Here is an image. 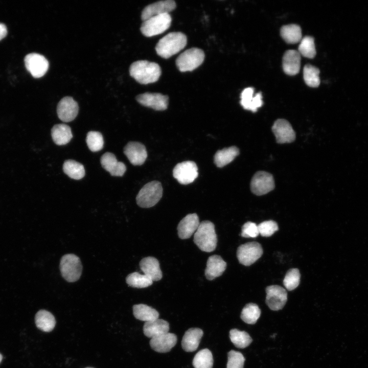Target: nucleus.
<instances>
[{"label": "nucleus", "mask_w": 368, "mask_h": 368, "mask_svg": "<svg viewBox=\"0 0 368 368\" xmlns=\"http://www.w3.org/2000/svg\"><path fill=\"white\" fill-rule=\"evenodd\" d=\"M172 18L169 13L151 17L142 23L140 30L146 37H152L163 33L170 27Z\"/></svg>", "instance_id": "nucleus-6"}, {"label": "nucleus", "mask_w": 368, "mask_h": 368, "mask_svg": "<svg viewBox=\"0 0 368 368\" xmlns=\"http://www.w3.org/2000/svg\"><path fill=\"white\" fill-rule=\"evenodd\" d=\"M226 267V263L218 255L210 256L207 261L205 275L209 280H213L222 275Z\"/></svg>", "instance_id": "nucleus-24"}, {"label": "nucleus", "mask_w": 368, "mask_h": 368, "mask_svg": "<svg viewBox=\"0 0 368 368\" xmlns=\"http://www.w3.org/2000/svg\"><path fill=\"white\" fill-rule=\"evenodd\" d=\"M78 110L77 102L72 97L68 96L61 99L57 106L58 117L64 122L74 120L78 114Z\"/></svg>", "instance_id": "nucleus-14"}, {"label": "nucleus", "mask_w": 368, "mask_h": 368, "mask_svg": "<svg viewBox=\"0 0 368 368\" xmlns=\"http://www.w3.org/2000/svg\"><path fill=\"white\" fill-rule=\"evenodd\" d=\"M86 142L89 149L92 152L99 151L103 147V136L98 131H89L86 135Z\"/></svg>", "instance_id": "nucleus-39"}, {"label": "nucleus", "mask_w": 368, "mask_h": 368, "mask_svg": "<svg viewBox=\"0 0 368 368\" xmlns=\"http://www.w3.org/2000/svg\"><path fill=\"white\" fill-rule=\"evenodd\" d=\"M319 70L311 64L305 65L303 70L304 79L307 85L311 87H317L320 84Z\"/></svg>", "instance_id": "nucleus-37"}, {"label": "nucleus", "mask_w": 368, "mask_h": 368, "mask_svg": "<svg viewBox=\"0 0 368 368\" xmlns=\"http://www.w3.org/2000/svg\"><path fill=\"white\" fill-rule=\"evenodd\" d=\"M163 195V187L158 181L146 183L138 193L136 200L139 206L148 208L155 205Z\"/></svg>", "instance_id": "nucleus-4"}, {"label": "nucleus", "mask_w": 368, "mask_h": 368, "mask_svg": "<svg viewBox=\"0 0 368 368\" xmlns=\"http://www.w3.org/2000/svg\"><path fill=\"white\" fill-rule=\"evenodd\" d=\"M126 281L129 286L137 288H146L153 283V281L146 275L137 272L128 274Z\"/></svg>", "instance_id": "nucleus-36"}, {"label": "nucleus", "mask_w": 368, "mask_h": 368, "mask_svg": "<svg viewBox=\"0 0 368 368\" xmlns=\"http://www.w3.org/2000/svg\"><path fill=\"white\" fill-rule=\"evenodd\" d=\"M7 34V30L6 26L0 23V40L3 39Z\"/></svg>", "instance_id": "nucleus-44"}, {"label": "nucleus", "mask_w": 368, "mask_h": 368, "mask_svg": "<svg viewBox=\"0 0 368 368\" xmlns=\"http://www.w3.org/2000/svg\"><path fill=\"white\" fill-rule=\"evenodd\" d=\"M240 104L245 109L256 112L263 105L262 94L259 93L254 95L252 87L246 88L241 94Z\"/></svg>", "instance_id": "nucleus-21"}, {"label": "nucleus", "mask_w": 368, "mask_h": 368, "mask_svg": "<svg viewBox=\"0 0 368 368\" xmlns=\"http://www.w3.org/2000/svg\"><path fill=\"white\" fill-rule=\"evenodd\" d=\"M272 130L278 143H291L295 139L294 130L286 120L280 119L276 120L272 126Z\"/></svg>", "instance_id": "nucleus-15"}, {"label": "nucleus", "mask_w": 368, "mask_h": 368, "mask_svg": "<svg viewBox=\"0 0 368 368\" xmlns=\"http://www.w3.org/2000/svg\"><path fill=\"white\" fill-rule=\"evenodd\" d=\"M37 327L42 331L51 332L54 328L56 320L53 315L45 310H40L37 312L35 317Z\"/></svg>", "instance_id": "nucleus-29"}, {"label": "nucleus", "mask_w": 368, "mask_h": 368, "mask_svg": "<svg viewBox=\"0 0 368 368\" xmlns=\"http://www.w3.org/2000/svg\"><path fill=\"white\" fill-rule=\"evenodd\" d=\"M239 154V149L236 146L218 150L214 157V163L217 167L222 168L232 162Z\"/></svg>", "instance_id": "nucleus-28"}, {"label": "nucleus", "mask_w": 368, "mask_h": 368, "mask_svg": "<svg viewBox=\"0 0 368 368\" xmlns=\"http://www.w3.org/2000/svg\"><path fill=\"white\" fill-rule=\"evenodd\" d=\"M187 38L179 32H170L157 43L155 50L161 57L167 59L177 54L186 45Z\"/></svg>", "instance_id": "nucleus-2"}, {"label": "nucleus", "mask_w": 368, "mask_h": 368, "mask_svg": "<svg viewBox=\"0 0 368 368\" xmlns=\"http://www.w3.org/2000/svg\"><path fill=\"white\" fill-rule=\"evenodd\" d=\"M63 170L70 178L76 180L82 179L85 173L83 165L72 159L64 162Z\"/></svg>", "instance_id": "nucleus-32"}, {"label": "nucleus", "mask_w": 368, "mask_h": 368, "mask_svg": "<svg viewBox=\"0 0 368 368\" xmlns=\"http://www.w3.org/2000/svg\"><path fill=\"white\" fill-rule=\"evenodd\" d=\"M176 7V3L173 0L161 1L152 3L143 9L141 18L144 21L154 16L169 13L174 10Z\"/></svg>", "instance_id": "nucleus-16"}, {"label": "nucleus", "mask_w": 368, "mask_h": 368, "mask_svg": "<svg viewBox=\"0 0 368 368\" xmlns=\"http://www.w3.org/2000/svg\"><path fill=\"white\" fill-rule=\"evenodd\" d=\"M245 359L238 351L231 350L228 353L227 368H243Z\"/></svg>", "instance_id": "nucleus-41"}, {"label": "nucleus", "mask_w": 368, "mask_h": 368, "mask_svg": "<svg viewBox=\"0 0 368 368\" xmlns=\"http://www.w3.org/2000/svg\"><path fill=\"white\" fill-rule=\"evenodd\" d=\"M198 168L196 163L188 160L177 164L173 170V177L182 185L192 183L197 177Z\"/></svg>", "instance_id": "nucleus-9"}, {"label": "nucleus", "mask_w": 368, "mask_h": 368, "mask_svg": "<svg viewBox=\"0 0 368 368\" xmlns=\"http://www.w3.org/2000/svg\"><path fill=\"white\" fill-rule=\"evenodd\" d=\"M169 330L168 322L158 318L146 322L143 326V332L145 335L151 338L168 333Z\"/></svg>", "instance_id": "nucleus-26"}, {"label": "nucleus", "mask_w": 368, "mask_h": 368, "mask_svg": "<svg viewBox=\"0 0 368 368\" xmlns=\"http://www.w3.org/2000/svg\"><path fill=\"white\" fill-rule=\"evenodd\" d=\"M192 363L195 368H212L213 358L210 350L204 349L198 352Z\"/></svg>", "instance_id": "nucleus-33"}, {"label": "nucleus", "mask_w": 368, "mask_h": 368, "mask_svg": "<svg viewBox=\"0 0 368 368\" xmlns=\"http://www.w3.org/2000/svg\"><path fill=\"white\" fill-rule=\"evenodd\" d=\"M169 98L160 93H145L137 95L136 100L141 105L156 110H164L168 105Z\"/></svg>", "instance_id": "nucleus-13"}, {"label": "nucleus", "mask_w": 368, "mask_h": 368, "mask_svg": "<svg viewBox=\"0 0 368 368\" xmlns=\"http://www.w3.org/2000/svg\"><path fill=\"white\" fill-rule=\"evenodd\" d=\"M51 135L54 142L57 145L67 144L73 137L70 127L64 124L55 125L51 129Z\"/></svg>", "instance_id": "nucleus-27"}, {"label": "nucleus", "mask_w": 368, "mask_h": 368, "mask_svg": "<svg viewBox=\"0 0 368 368\" xmlns=\"http://www.w3.org/2000/svg\"><path fill=\"white\" fill-rule=\"evenodd\" d=\"M130 75L137 82L147 84L156 82L162 71L156 63L147 60H138L132 63L129 67Z\"/></svg>", "instance_id": "nucleus-1"}, {"label": "nucleus", "mask_w": 368, "mask_h": 368, "mask_svg": "<svg viewBox=\"0 0 368 368\" xmlns=\"http://www.w3.org/2000/svg\"><path fill=\"white\" fill-rule=\"evenodd\" d=\"M86 368H93V367H86Z\"/></svg>", "instance_id": "nucleus-46"}, {"label": "nucleus", "mask_w": 368, "mask_h": 368, "mask_svg": "<svg viewBox=\"0 0 368 368\" xmlns=\"http://www.w3.org/2000/svg\"><path fill=\"white\" fill-rule=\"evenodd\" d=\"M274 188L272 175L265 171H258L253 176L250 182L251 192L256 195H263Z\"/></svg>", "instance_id": "nucleus-10"}, {"label": "nucleus", "mask_w": 368, "mask_h": 368, "mask_svg": "<svg viewBox=\"0 0 368 368\" xmlns=\"http://www.w3.org/2000/svg\"><path fill=\"white\" fill-rule=\"evenodd\" d=\"M194 242L203 251H214L216 247L217 242L214 224L208 220L200 222L195 233Z\"/></svg>", "instance_id": "nucleus-3"}, {"label": "nucleus", "mask_w": 368, "mask_h": 368, "mask_svg": "<svg viewBox=\"0 0 368 368\" xmlns=\"http://www.w3.org/2000/svg\"><path fill=\"white\" fill-rule=\"evenodd\" d=\"M266 303L272 310L282 309L287 301L286 290L279 285H271L266 288Z\"/></svg>", "instance_id": "nucleus-12"}, {"label": "nucleus", "mask_w": 368, "mask_h": 368, "mask_svg": "<svg viewBox=\"0 0 368 368\" xmlns=\"http://www.w3.org/2000/svg\"><path fill=\"white\" fill-rule=\"evenodd\" d=\"M102 167L112 176H122L126 170L125 165L118 162L116 156L112 153L106 152L100 159Z\"/></svg>", "instance_id": "nucleus-19"}, {"label": "nucleus", "mask_w": 368, "mask_h": 368, "mask_svg": "<svg viewBox=\"0 0 368 368\" xmlns=\"http://www.w3.org/2000/svg\"><path fill=\"white\" fill-rule=\"evenodd\" d=\"M259 234L258 225L252 222H247L242 227L241 236L245 238H256Z\"/></svg>", "instance_id": "nucleus-43"}, {"label": "nucleus", "mask_w": 368, "mask_h": 368, "mask_svg": "<svg viewBox=\"0 0 368 368\" xmlns=\"http://www.w3.org/2000/svg\"><path fill=\"white\" fill-rule=\"evenodd\" d=\"M200 222L198 215L195 214H189L179 223L177 226L178 235L181 239H186L191 237L198 228Z\"/></svg>", "instance_id": "nucleus-18"}, {"label": "nucleus", "mask_w": 368, "mask_h": 368, "mask_svg": "<svg viewBox=\"0 0 368 368\" xmlns=\"http://www.w3.org/2000/svg\"><path fill=\"white\" fill-rule=\"evenodd\" d=\"M301 274L297 268H291L286 273L284 280L283 284L288 290L291 291L295 289L300 282Z\"/></svg>", "instance_id": "nucleus-40"}, {"label": "nucleus", "mask_w": 368, "mask_h": 368, "mask_svg": "<svg viewBox=\"0 0 368 368\" xmlns=\"http://www.w3.org/2000/svg\"><path fill=\"white\" fill-rule=\"evenodd\" d=\"M176 342V335L168 332L151 338L150 345L157 352L167 353L175 346Z\"/></svg>", "instance_id": "nucleus-20"}, {"label": "nucleus", "mask_w": 368, "mask_h": 368, "mask_svg": "<svg viewBox=\"0 0 368 368\" xmlns=\"http://www.w3.org/2000/svg\"><path fill=\"white\" fill-rule=\"evenodd\" d=\"M258 228L260 234L263 237H270L279 229L278 224L273 220L265 221L258 225Z\"/></svg>", "instance_id": "nucleus-42"}, {"label": "nucleus", "mask_w": 368, "mask_h": 368, "mask_svg": "<svg viewBox=\"0 0 368 368\" xmlns=\"http://www.w3.org/2000/svg\"><path fill=\"white\" fill-rule=\"evenodd\" d=\"M229 338L237 348L241 349L248 347L252 341L251 337L246 332L237 329L230 330Z\"/></svg>", "instance_id": "nucleus-35"}, {"label": "nucleus", "mask_w": 368, "mask_h": 368, "mask_svg": "<svg viewBox=\"0 0 368 368\" xmlns=\"http://www.w3.org/2000/svg\"><path fill=\"white\" fill-rule=\"evenodd\" d=\"M25 66L32 76L36 78L42 77L49 68V62L44 56L38 53H30L25 58Z\"/></svg>", "instance_id": "nucleus-11"}, {"label": "nucleus", "mask_w": 368, "mask_h": 368, "mask_svg": "<svg viewBox=\"0 0 368 368\" xmlns=\"http://www.w3.org/2000/svg\"><path fill=\"white\" fill-rule=\"evenodd\" d=\"M301 55L298 51L293 50L287 51L283 57L284 72L290 76L297 74L301 67Z\"/></svg>", "instance_id": "nucleus-22"}, {"label": "nucleus", "mask_w": 368, "mask_h": 368, "mask_svg": "<svg viewBox=\"0 0 368 368\" xmlns=\"http://www.w3.org/2000/svg\"><path fill=\"white\" fill-rule=\"evenodd\" d=\"M2 359H3L2 355L1 354H0V363L2 360Z\"/></svg>", "instance_id": "nucleus-45"}, {"label": "nucleus", "mask_w": 368, "mask_h": 368, "mask_svg": "<svg viewBox=\"0 0 368 368\" xmlns=\"http://www.w3.org/2000/svg\"><path fill=\"white\" fill-rule=\"evenodd\" d=\"M203 331L197 328H190L185 333L181 341L182 349L186 352L196 350L203 335Z\"/></svg>", "instance_id": "nucleus-25"}, {"label": "nucleus", "mask_w": 368, "mask_h": 368, "mask_svg": "<svg viewBox=\"0 0 368 368\" xmlns=\"http://www.w3.org/2000/svg\"><path fill=\"white\" fill-rule=\"evenodd\" d=\"M263 254L261 244L257 242H248L239 246L237 257L240 263L249 266L258 260Z\"/></svg>", "instance_id": "nucleus-8"}, {"label": "nucleus", "mask_w": 368, "mask_h": 368, "mask_svg": "<svg viewBox=\"0 0 368 368\" xmlns=\"http://www.w3.org/2000/svg\"><path fill=\"white\" fill-rule=\"evenodd\" d=\"M280 33L282 38L288 43H296L302 39L301 29L299 26L295 24L283 26Z\"/></svg>", "instance_id": "nucleus-31"}, {"label": "nucleus", "mask_w": 368, "mask_h": 368, "mask_svg": "<svg viewBox=\"0 0 368 368\" xmlns=\"http://www.w3.org/2000/svg\"><path fill=\"white\" fill-rule=\"evenodd\" d=\"M261 310L258 306L254 303L246 304L243 308L241 318L245 323L255 324L260 317Z\"/></svg>", "instance_id": "nucleus-34"}, {"label": "nucleus", "mask_w": 368, "mask_h": 368, "mask_svg": "<svg viewBox=\"0 0 368 368\" xmlns=\"http://www.w3.org/2000/svg\"><path fill=\"white\" fill-rule=\"evenodd\" d=\"M134 317L140 320L151 321L158 318V312L153 308L145 304H137L133 306Z\"/></svg>", "instance_id": "nucleus-30"}, {"label": "nucleus", "mask_w": 368, "mask_h": 368, "mask_svg": "<svg viewBox=\"0 0 368 368\" xmlns=\"http://www.w3.org/2000/svg\"><path fill=\"white\" fill-rule=\"evenodd\" d=\"M124 153L133 165L140 166L144 163L147 152L145 146L137 142H129L124 148Z\"/></svg>", "instance_id": "nucleus-17"}, {"label": "nucleus", "mask_w": 368, "mask_h": 368, "mask_svg": "<svg viewBox=\"0 0 368 368\" xmlns=\"http://www.w3.org/2000/svg\"><path fill=\"white\" fill-rule=\"evenodd\" d=\"M301 55L308 58H313L316 55L314 39L311 36H305L300 41L298 48Z\"/></svg>", "instance_id": "nucleus-38"}, {"label": "nucleus", "mask_w": 368, "mask_h": 368, "mask_svg": "<svg viewBox=\"0 0 368 368\" xmlns=\"http://www.w3.org/2000/svg\"><path fill=\"white\" fill-rule=\"evenodd\" d=\"M82 266L80 259L76 255L70 254L62 257L60 270L62 277L67 282H74L81 275Z\"/></svg>", "instance_id": "nucleus-7"}, {"label": "nucleus", "mask_w": 368, "mask_h": 368, "mask_svg": "<svg viewBox=\"0 0 368 368\" xmlns=\"http://www.w3.org/2000/svg\"><path fill=\"white\" fill-rule=\"evenodd\" d=\"M140 267L144 274L153 281H157L162 278V272L158 261L154 257H148L141 260Z\"/></svg>", "instance_id": "nucleus-23"}, {"label": "nucleus", "mask_w": 368, "mask_h": 368, "mask_svg": "<svg viewBox=\"0 0 368 368\" xmlns=\"http://www.w3.org/2000/svg\"><path fill=\"white\" fill-rule=\"evenodd\" d=\"M204 57V53L201 49L190 48L178 56L176 60V65L181 72L192 71L202 63Z\"/></svg>", "instance_id": "nucleus-5"}]
</instances>
